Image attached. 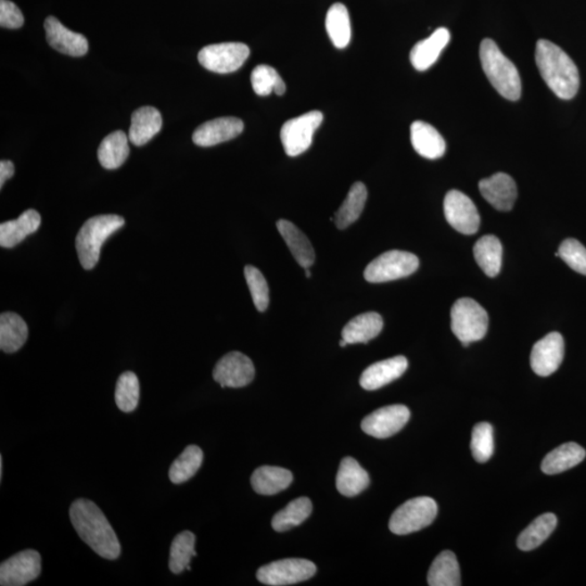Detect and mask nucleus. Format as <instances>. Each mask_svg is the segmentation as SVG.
Listing matches in <instances>:
<instances>
[{
	"instance_id": "obj_24",
	"label": "nucleus",
	"mask_w": 586,
	"mask_h": 586,
	"mask_svg": "<svg viewBox=\"0 0 586 586\" xmlns=\"http://www.w3.org/2000/svg\"><path fill=\"white\" fill-rule=\"evenodd\" d=\"M276 227L300 267L303 268L312 267L315 260V252L310 239L289 220L279 219Z\"/></svg>"
},
{
	"instance_id": "obj_34",
	"label": "nucleus",
	"mask_w": 586,
	"mask_h": 586,
	"mask_svg": "<svg viewBox=\"0 0 586 586\" xmlns=\"http://www.w3.org/2000/svg\"><path fill=\"white\" fill-rule=\"evenodd\" d=\"M326 29L334 47L343 49L351 41V21L347 7L337 3L329 8L326 16Z\"/></svg>"
},
{
	"instance_id": "obj_17",
	"label": "nucleus",
	"mask_w": 586,
	"mask_h": 586,
	"mask_svg": "<svg viewBox=\"0 0 586 586\" xmlns=\"http://www.w3.org/2000/svg\"><path fill=\"white\" fill-rule=\"evenodd\" d=\"M479 190L483 197L499 211L508 212L514 208L517 199V185L506 173H497L480 180Z\"/></svg>"
},
{
	"instance_id": "obj_38",
	"label": "nucleus",
	"mask_w": 586,
	"mask_h": 586,
	"mask_svg": "<svg viewBox=\"0 0 586 586\" xmlns=\"http://www.w3.org/2000/svg\"><path fill=\"white\" fill-rule=\"evenodd\" d=\"M195 537L190 531H184L175 537L169 550V567L174 574H182L190 568V560L197 556L194 550Z\"/></svg>"
},
{
	"instance_id": "obj_44",
	"label": "nucleus",
	"mask_w": 586,
	"mask_h": 586,
	"mask_svg": "<svg viewBox=\"0 0 586 586\" xmlns=\"http://www.w3.org/2000/svg\"><path fill=\"white\" fill-rule=\"evenodd\" d=\"M24 24V17L16 4L9 0H0V25L6 29H20Z\"/></svg>"
},
{
	"instance_id": "obj_35",
	"label": "nucleus",
	"mask_w": 586,
	"mask_h": 586,
	"mask_svg": "<svg viewBox=\"0 0 586 586\" xmlns=\"http://www.w3.org/2000/svg\"><path fill=\"white\" fill-rule=\"evenodd\" d=\"M556 525H557V517L554 514L541 515L519 535L518 548L524 552L539 548L553 533Z\"/></svg>"
},
{
	"instance_id": "obj_36",
	"label": "nucleus",
	"mask_w": 586,
	"mask_h": 586,
	"mask_svg": "<svg viewBox=\"0 0 586 586\" xmlns=\"http://www.w3.org/2000/svg\"><path fill=\"white\" fill-rule=\"evenodd\" d=\"M203 462L202 450L197 445H189L182 455L174 460L169 468V477L174 484H182L198 473Z\"/></svg>"
},
{
	"instance_id": "obj_30",
	"label": "nucleus",
	"mask_w": 586,
	"mask_h": 586,
	"mask_svg": "<svg viewBox=\"0 0 586 586\" xmlns=\"http://www.w3.org/2000/svg\"><path fill=\"white\" fill-rule=\"evenodd\" d=\"M475 262L489 277H497L502 268L503 247L493 235L481 237L474 247Z\"/></svg>"
},
{
	"instance_id": "obj_23",
	"label": "nucleus",
	"mask_w": 586,
	"mask_h": 586,
	"mask_svg": "<svg viewBox=\"0 0 586 586\" xmlns=\"http://www.w3.org/2000/svg\"><path fill=\"white\" fill-rule=\"evenodd\" d=\"M162 128V115L153 107H142L132 115L128 138L135 146H144Z\"/></svg>"
},
{
	"instance_id": "obj_3",
	"label": "nucleus",
	"mask_w": 586,
	"mask_h": 586,
	"mask_svg": "<svg viewBox=\"0 0 586 586\" xmlns=\"http://www.w3.org/2000/svg\"><path fill=\"white\" fill-rule=\"evenodd\" d=\"M480 62L492 87L506 99L516 102L521 97V78L517 68L500 52L491 38L480 45Z\"/></svg>"
},
{
	"instance_id": "obj_46",
	"label": "nucleus",
	"mask_w": 586,
	"mask_h": 586,
	"mask_svg": "<svg viewBox=\"0 0 586 586\" xmlns=\"http://www.w3.org/2000/svg\"><path fill=\"white\" fill-rule=\"evenodd\" d=\"M3 473H4V460H3V456H0V480L3 479Z\"/></svg>"
},
{
	"instance_id": "obj_28",
	"label": "nucleus",
	"mask_w": 586,
	"mask_h": 586,
	"mask_svg": "<svg viewBox=\"0 0 586 586\" xmlns=\"http://www.w3.org/2000/svg\"><path fill=\"white\" fill-rule=\"evenodd\" d=\"M293 475L289 470L273 466H263L252 475V484L260 495H275L282 492L293 483Z\"/></svg>"
},
{
	"instance_id": "obj_42",
	"label": "nucleus",
	"mask_w": 586,
	"mask_h": 586,
	"mask_svg": "<svg viewBox=\"0 0 586 586\" xmlns=\"http://www.w3.org/2000/svg\"><path fill=\"white\" fill-rule=\"evenodd\" d=\"M244 277L247 280L250 293H252L255 308L260 312H264V310H268L269 303V290L267 279L252 265H247L244 268Z\"/></svg>"
},
{
	"instance_id": "obj_8",
	"label": "nucleus",
	"mask_w": 586,
	"mask_h": 586,
	"mask_svg": "<svg viewBox=\"0 0 586 586\" xmlns=\"http://www.w3.org/2000/svg\"><path fill=\"white\" fill-rule=\"evenodd\" d=\"M323 120V113L314 110L285 122L280 130V139L285 153L289 157H298L307 152Z\"/></svg>"
},
{
	"instance_id": "obj_37",
	"label": "nucleus",
	"mask_w": 586,
	"mask_h": 586,
	"mask_svg": "<svg viewBox=\"0 0 586 586\" xmlns=\"http://www.w3.org/2000/svg\"><path fill=\"white\" fill-rule=\"evenodd\" d=\"M312 514V502L308 498H299L293 500L287 508L274 516L272 527L277 532H284L298 527Z\"/></svg>"
},
{
	"instance_id": "obj_16",
	"label": "nucleus",
	"mask_w": 586,
	"mask_h": 586,
	"mask_svg": "<svg viewBox=\"0 0 586 586\" xmlns=\"http://www.w3.org/2000/svg\"><path fill=\"white\" fill-rule=\"evenodd\" d=\"M243 128V122L238 118H218L200 125L194 130L193 140L200 147L217 146L239 136Z\"/></svg>"
},
{
	"instance_id": "obj_18",
	"label": "nucleus",
	"mask_w": 586,
	"mask_h": 586,
	"mask_svg": "<svg viewBox=\"0 0 586 586\" xmlns=\"http://www.w3.org/2000/svg\"><path fill=\"white\" fill-rule=\"evenodd\" d=\"M47 42L57 52L72 57H82L88 52V42L84 35L64 27L57 18L48 17L45 21Z\"/></svg>"
},
{
	"instance_id": "obj_25",
	"label": "nucleus",
	"mask_w": 586,
	"mask_h": 586,
	"mask_svg": "<svg viewBox=\"0 0 586 586\" xmlns=\"http://www.w3.org/2000/svg\"><path fill=\"white\" fill-rule=\"evenodd\" d=\"M370 483L369 475L364 468L352 458H345L337 475V489L344 497H357L367 489Z\"/></svg>"
},
{
	"instance_id": "obj_27",
	"label": "nucleus",
	"mask_w": 586,
	"mask_h": 586,
	"mask_svg": "<svg viewBox=\"0 0 586 586\" xmlns=\"http://www.w3.org/2000/svg\"><path fill=\"white\" fill-rule=\"evenodd\" d=\"M585 456V450L581 445L574 442L565 443L545 456L541 468L546 475H557L582 463Z\"/></svg>"
},
{
	"instance_id": "obj_13",
	"label": "nucleus",
	"mask_w": 586,
	"mask_h": 586,
	"mask_svg": "<svg viewBox=\"0 0 586 586\" xmlns=\"http://www.w3.org/2000/svg\"><path fill=\"white\" fill-rule=\"evenodd\" d=\"M252 360L240 352H230L220 359L213 369V378L222 388H243L252 383Z\"/></svg>"
},
{
	"instance_id": "obj_48",
	"label": "nucleus",
	"mask_w": 586,
	"mask_h": 586,
	"mask_svg": "<svg viewBox=\"0 0 586 586\" xmlns=\"http://www.w3.org/2000/svg\"><path fill=\"white\" fill-rule=\"evenodd\" d=\"M304 270H305V275H307V277L310 278V275H312V274H310V268H304Z\"/></svg>"
},
{
	"instance_id": "obj_6",
	"label": "nucleus",
	"mask_w": 586,
	"mask_h": 586,
	"mask_svg": "<svg viewBox=\"0 0 586 586\" xmlns=\"http://www.w3.org/2000/svg\"><path fill=\"white\" fill-rule=\"evenodd\" d=\"M438 505L432 498L420 497L408 500L395 510L390 519L391 532L407 535L429 527L437 517Z\"/></svg>"
},
{
	"instance_id": "obj_40",
	"label": "nucleus",
	"mask_w": 586,
	"mask_h": 586,
	"mask_svg": "<svg viewBox=\"0 0 586 586\" xmlns=\"http://www.w3.org/2000/svg\"><path fill=\"white\" fill-rule=\"evenodd\" d=\"M139 382L137 376L132 372H125L117 383L115 389V403L124 413H130L136 409L139 402Z\"/></svg>"
},
{
	"instance_id": "obj_32",
	"label": "nucleus",
	"mask_w": 586,
	"mask_h": 586,
	"mask_svg": "<svg viewBox=\"0 0 586 586\" xmlns=\"http://www.w3.org/2000/svg\"><path fill=\"white\" fill-rule=\"evenodd\" d=\"M367 188L363 183L353 184L342 207L334 214L335 227L345 229L357 222L367 203Z\"/></svg>"
},
{
	"instance_id": "obj_41",
	"label": "nucleus",
	"mask_w": 586,
	"mask_h": 586,
	"mask_svg": "<svg viewBox=\"0 0 586 586\" xmlns=\"http://www.w3.org/2000/svg\"><path fill=\"white\" fill-rule=\"evenodd\" d=\"M473 455L479 463H485L492 458L494 452L493 427L489 423L475 425L472 434Z\"/></svg>"
},
{
	"instance_id": "obj_43",
	"label": "nucleus",
	"mask_w": 586,
	"mask_h": 586,
	"mask_svg": "<svg viewBox=\"0 0 586 586\" xmlns=\"http://www.w3.org/2000/svg\"><path fill=\"white\" fill-rule=\"evenodd\" d=\"M558 254L570 268L586 276V248L577 239H565L560 244Z\"/></svg>"
},
{
	"instance_id": "obj_10",
	"label": "nucleus",
	"mask_w": 586,
	"mask_h": 586,
	"mask_svg": "<svg viewBox=\"0 0 586 586\" xmlns=\"http://www.w3.org/2000/svg\"><path fill=\"white\" fill-rule=\"evenodd\" d=\"M317 570L310 560L288 558L263 565L258 570L257 578L265 585H292L314 577Z\"/></svg>"
},
{
	"instance_id": "obj_12",
	"label": "nucleus",
	"mask_w": 586,
	"mask_h": 586,
	"mask_svg": "<svg viewBox=\"0 0 586 586\" xmlns=\"http://www.w3.org/2000/svg\"><path fill=\"white\" fill-rule=\"evenodd\" d=\"M444 214L450 227L464 235H474L480 227V215L473 200L458 190L445 195Z\"/></svg>"
},
{
	"instance_id": "obj_14",
	"label": "nucleus",
	"mask_w": 586,
	"mask_h": 586,
	"mask_svg": "<svg viewBox=\"0 0 586 586\" xmlns=\"http://www.w3.org/2000/svg\"><path fill=\"white\" fill-rule=\"evenodd\" d=\"M409 417V409L404 405H390L375 410L365 417L362 429L365 433L374 438L385 439L400 432Z\"/></svg>"
},
{
	"instance_id": "obj_45",
	"label": "nucleus",
	"mask_w": 586,
	"mask_h": 586,
	"mask_svg": "<svg viewBox=\"0 0 586 586\" xmlns=\"http://www.w3.org/2000/svg\"><path fill=\"white\" fill-rule=\"evenodd\" d=\"M14 174V165L12 161L8 160H3L0 162V187H4V183L7 182L9 178H12Z\"/></svg>"
},
{
	"instance_id": "obj_19",
	"label": "nucleus",
	"mask_w": 586,
	"mask_h": 586,
	"mask_svg": "<svg viewBox=\"0 0 586 586\" xmlns=\"http://www.w3.org/2000/svg\"><path fill=\"white\" fill-rule=\"evenodd\" d=\"M408 367V359L402 355L370 365L360 376V387L367 391L383 388L399 379L407 372Z\"/></svg>"
},
{
	"instance_id": "obj_47",
	"label": "nucleus",
	"mask_w": 586,
	"mask_h": 586,
	"mask_svg": "<svg viewBox=\"0 0 586 586\" xmlns=\"http://www.w3.org/2000/svg\"><path fill=\"white\" fill-rule=\"evenodd\" d=\"M339 344H340V347H342V348H345V347H347V345H348L349 343H348L347 342H345L344 339H342V340H340Z\"/></svg>"
},
{
	"instance_id": "obj_33",
	"label": "nucleus",
	"mask_w": 586,
	"mask_h": 586,
	"mask_svg": "<svg viewBox=\"0 0 586 586\" xmlns=\"http://www.w3.org/2000/svg\"><path fill=\"white\" fill-rule=\"evenodd\" d=\"M430 586H459L460 570L458 558L450 550H444L433 560L428 573Z\"/></svg>"
},
{
	"instance_id": "obj_29",
	"label": "nucleus",
	"mask_w": 586,
	"mask_h": 586,
	"mask_svg": "<svg viewBox=\"0 0 586 586\" xmlns=\"http://www.w3.org/2000/svg\"><path fill=\"white\" fill-rule=\"evenodd\" d=\"M29 337L27 323L18 314L3 313L0 317V349L4 353H14L21 349Z\"/></svg>"
},
{
	"instance_id": "obj_2",
	"label": "nucleus",
	"mask_w": 586,
	"mask_h": 586,
	"mask_svg": "<svg viewBox=\"0 0 586 586\" xmlns=\"http://www.w3.org/2000/svg\"><path fill=\"white\" fill-rule=\"evenodd\" d=\"M535 62L544 82L560 99H573L580 87L577 65L564 50L548 39H540Z\"/></svg>"
},
{
	"instance_id": "obj_15",
	"label": "nucleus",
	"mask_w": 586,
	"mask_h": 586,
	"mask_svg": "<svg viewBox=\"0 0 586 586\" xmlns=\"http://www.w3.org/2000/svg\"><path fill=\"white\" fill-rule=\"evenodd\" d=\"M565 355V342L559 333H550L534 344L531 352V367L541 377H548L562 365Z\"/></svg>"
},
{
	"instance_id": "obj_39",
	"label": "nucleus",
	"mask_w": 586,
	"mask_h": 586,
	"mask_svg": "<svg viewBox=\"0 0 586 586\" xmlns=\"http://www.w3.org/2000/svg\"><path fill=\"white\" fill-rule=\"evenodd\" d=\"M252 84L254 93L259 96H268L275 93L283 96L285 92V84L276 70L269 65L260 64L255 68L252 74Z\"/></svg>"
},
{
	"instance_id": "obj_9",
	"label": "nucleus",
	"mask_w": 586,
	"mask_h": 586,
	"mask_svg": "<svg viewBox=\"0 0 586 586\" xmlns=\"http://www.w3.org/2000/svg\"><path fill=\"white\" fill-rule=\"evenodd\" d=\"M250 56V49L243 43L209 45L198 54L200 64L209 71L227 74L236 72Z\"/></svg>"
},
{
	"instance_id": "obj_22",
	"label": "nucleus",
	"mask_w": 586,
	"mask_h": 586,
	"mask_svg": "<svg viewBox=\"0 0 586 586\" xmlns=\"http://www.w3.org/2000/svg\"><path fill=\"white\" fill-rule=\"evenodd\" d=\"M41 223V215L32 209L23 212L17 219L3 223L0 225V245L7 249L16 247L37 232Z\"/></svg>"
},
{
	"instance_id": "obj_7",
	"label": "nucleus",
	"mask_w": 586,
	"mask_h": 586,
	"mask_svg": "<svg viewBox=\"0 0 586 586\" xmlns=\"http://www.w3.org/2000/svg\"><path fill=\"white\" fill-rule=\"evenodd\" d=\"M418 267L419 260L415 254L391 250L379 255L367 265L364 277L373 284L392 282L409 276Z\"/></svg>"
},
{
	"instance_id": "obj_5",
	"label": "nucleus",
	"mask_w": 586,
	"mask_h": 586,
	"mask_svg": "<svg viewBox=\"0 0 586 586\" xmlns=\"http://www.w3.org/2000/svg\"><path fill=\"white\" fill-rule=\"evenodd\" d=\"M487 310L473 299L458 300L450 310V328L464 347L483 339L488 333Z\"/></svg>"
},
{
	"instance_id": "obj_31",
	"label": "nucleus",
	"mask_w": 586,
	"mask_h": 586,
	"mask_svg": "<svg viewBox=\"0 0 586 586\" xmlns=\"http://www.w3.org/2000/svg\"><path fill=\"white\" fill-rule=\"evenodd\" d=\"M128 135L122 130L109 134L100 144L98 159L103 168L115 169L122 167L129 154Z\"/></svg>"
},
{
	"instance_id": "obj_4",
	"label": "nucleus",
	"mask_w": 586,
	"mask_h": 586,
	"mask_svg": "<svg viewBox=\"0 0 586 586\" xmlns=\"http://www.w3.org/2000/svg\"><path fill=\"white\" fill-rule=\"evenodd\" d=\"M125 219L119 215H97L85 222L75 240L79 263L83 268L96 267L100 252L110 236L124 227Z\"/></svg>"
},
{
	"instance_id": "obj_20",
	"label": "nucleus",
	"mask_w": 586,
	"mask_h": 586,
	"mask_svg": "<svg viewBox=\"0 0 586 586\" xmlns=\"http://www.w3.org/2000/svg\"><path fill=\"white\" fill-rule=\"evenodd\" d=\"M450 41V33L448 29H435L428 38L416 44L410 52L409 59L413 67L420 72L432 68Z\"/></svg>"
},
{
	"instance_id": "obj_21",
	"label": "nucleus",
	"mask_w": 586,
	"mask_h": 586,
	"mask_svg": "<svg viewBox=\"0 0 586 586\" xmlns=\"http://www.w3.org/2000/svg\"><path fill=\"white\" fill-rule=\"evenodd\" d=\"M410 140L415 152L425 159H440L447 150L442 135L433 125L423 121H416L412 124Z\"/></svg>"
},
{
	"instance_id": "obj_26",
	"label": "nucleus",
	"mask_w": 586,
	"mask_h": 586,
	"mask_svg": "<svg viewBox=\"0 0 586 586\" xmlns=\"http://www.w3.org/2000/svg\"><path fill=\"white\" fill-rule=\"evenodd\" d=\"M383 318L378 313L368 312L350 320L343 330V339L349 344L367 343L382 333Z\"/></svg>"
},
{
	"instance_id": "obj_11",
	"label": "nucleus",
	"mask_w": 586,
	"mask_h": 586,
	"mask_svg": "<svg viewBox=\"0 0 586 586\" xmlns=\"http://www.w3.org/2000/svg\"><path fill=\"white\" fill-rule=\"evenodd\" d=\"M42 573L41 554L27 549L4 560L0 565V585L23 586L37 580Z\"/></svg>"
},
{
	"instance_id": "obj_1",
	"label": "nucleus",
	"mask_w": 586,
	"mask_h": 586,
	"mask_svg": "<svg viewBox=\"0 0 586 586\" xmlns=\"http://www.w3.org/2000/svg\"><path fill=\"white\" fill-rule=\"evenodd\" d=\"M70 519L78 537L100 557L109 560L120 557L121 545L117 534L106 516L92 500H75L70 508Z\"/></svg>"
}]
</instances>
